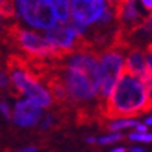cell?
Listing matches in <instances>:
<instances>
[{
	"instance_id": "obj_2",
	"label": "cell",
	"mask_w": 152,
	"mask_h": 152,
	"mask_svg": "<svg viewBox=\"0 0 152 152\" xmlns=\"http://www.w3.org/2000/svg\"><path fill=\"white\" fill-rule=\"evenodd\" d=\"M15 7L24 21L34 28L46 29L57 23L55 9L48 0H15Z\"/></svg>"
},
{
	"instance_id": "obj_6",
	"label": "cell",
	"mask_w": 152,
	"mask_h": 152,
	"mask_svg": "<svg viewBox=\"0 0 152 152\" xmlns=\"http://www.w3.org/2000/svg\"><path fill=\"white\" fill-rule=\"evenodd\" d=\"M106 7L105 0H70V14L75 23L91 25L98 23Z\"/></svg>"
},
{
	"instance_id": "obj_7",
	"label": "cell",
	"mask_w": 152,
	"mask_h": 152,
	"mask_svg": "<svg viewBox=\"0 0 152 152\" xmlns=\"http://www.w3.org/2000/svg\"><path fill=\"white\" fill-rule=\"evenodd\" d=\"M67 66L70 67H75V69L81 70L87 74L89 80L92 81V84L95 85L98 91L101 87L102 83V71H101V64L99 60L91 53H85V52H80L75 55L70 56L67 60ZM98 95V94H96Z\"/></svg>"
},
{
	"instance_id": "obj_17",
	"label": "cell",
	"mask_w": 152,
	"mask_h": 152,
	"mask_svg": "<svg viewBox=\"0 0 152 152\" xmlns=\"http://www.w3.org/2000/svg\"><path fill=\"white\" fill-rule=\"evenodd\" d=\"M9 85V78L1 70H0V88H6Z\"/></svg>"
},
{
	"instance_id": "obj_25",
	"label": "cell",
	"mask_w": 152,
	"mask_h": 152,
	"mask_svg": "<svg viewBox=\"0 0 152 152\" xmlns=\"http://www.w3.org/2000/svg\"><path fill=\"white\" fill-rule=\"evenodd\" d=\"M151 123H152V120H151V117H147V120H145V124H148V126H151Z\"/></svg>"
},
{
	"instance_id": "obj_26",
	"label": "cell",
	"mask_w": 152,
	"mask_h": 152,
	"mask_svg": "<svg viewBox=\"0 0 152 152\" xmlns=\"http://www.w3.org/2000/svg\"><path fill=\"white\" fill-rule=\"evenodd\" d=\"M1 31H3V24L0 23V32H1Z\"/></svg>"
},
{
	"instance_id": "obj_15",
	"label": "cell",
	"mask_w": 152,
	"mask_h": 152,
	"mask_svg": "<svg viewBox=\"0 0 152 152\" xmlns=\"http://www.w3.org/2000/svg\"><path fill=\"white\" fill-rule=\"evenodd\" d=\"M123 138V135L120 133H115L113 131V134H110V135H106V137H102V138L98 140V142L101 144V145H109V144H115L117 142V141H120V140Z\"/></svg>"
},
{
	"instance_id": "obj_24",
	"label": "cell",
	"mask_w": 152,
	"mask_h": 152,
	"mask_svg": "<svg viewBox=\"0 0 152 152\" xmlns=\"http://www.w3.org/2000/svg\"><path fill=\"white\" fill-rule=\"evenodd\" d=\"M107 1H109V6H113V7H115V4H116V1H117V0H107Z\"/></svg>"
},
{
	"instance_id": "obj_12",
	"label": "cell",
	"mask_w": 152,
	"mask_h": 152,
	"mask_svg": "<svg viewBox=\"0 0 152 152\" xmlns=\"http://www.w3.org/2000/svg\"><path fill=\"white\" fill-rule=\"evenodd\" d=\"M55 9L59 23H66L70 17V0H48Z\"/></svg>"
},
{
	"instance_id": "obj_18",
	"label": "cell",
	"mask_w": 152,
	"mask_h": 152,
	"mask_svg": "<svg viewBox=\"0 0 152 152\" xmlns=\"http://www.w3.org/2000/svg\"><path fill=\"white\" fill-rule=\"evenodd\" d=\"M52 121H53V120H52L50 116H49V117H46V119H45V121H43V124H42V129H43V130L48 129V127L52 124Z\"/></svg>"
},
{
	"instance_id": "obj_21",
	"label": "cell",
	"mask_w": 152,
	"mask_h": 152,
	"mask_svg": "<svg viewBox=\"0 0 152 152\" xmlns=\"http://www.w3.org/2000/svg\"><path fill=\"white\" fill-rule=\"evenodd\" d=\"M85 141H87L88 144H94V142H96V140H95V138H92V137H88V138L85 140Z\"/></svg>"
},
{
	"instance_id": "obj_5",
	"label": "cell",
	"mask_w": 152,
	"mask_h": 152,
	"mask_svg": "<svg viewBox=\"0 0 152 152\" xmlns=\"http://www.w3.org/2000/svg\"><path fill=\"white\" fill-rule=\"evenodd\" d=\"M14 32H15L14 38L20 48L31 55L38 56V57H50V56L59 55L60 50L50 41H48L46 38L41 37L35 32H31V31L20 29V28H15Z\"/></svg>"
},
{
	"instance_id": "obj_1",
	"label": "cell",
	"mask_w": 152,
	"mask_h": 152,
	"mask_svg": "<svg viewBox=\"0 0 152 152\" xmlns=\"http://www.w3.org/2000/svg\"><path fill=\"white\" fill-rule=\"evenodd\" d=\"M106 99L107 117H133L151 109V89L126 70Z\"/></svg>"
},
{
	"instance_id": "obj_19",
	"label": "cell",
	"mask_w": 152,
	"mask_h": 152,
	"mask_svg": "<svg viewBox=\"0 0 152 152\" xmlns=\"http://www.w3.org/2000/svg\"><path fill=\"white\" fill-rule=\"evenodd\" d=\"M142 1V4H144V7L147 10H151L152 9V0H141Z\"/></svg>"
},
{
	"instance_id": "obj_20",
	"label": "cell",
	"mask_w": 152,
	"mask_h": 152,
	"mask_svg": "<svg viewBox=\"0 0 152 152\" xmlns=\"http://www.w3.org/2000/svg\"><path fill=\"white\" fill-rule=\"evenodd\" d=\"M23 152H35V151H38L35 147H28V148H24V149H21Z\"/></svg>"
},
{
	"instance_id": "obj_11",
	"label": "cell",
	"mask_w": 152,
	"mask_h": 152,
	"mask_svg": "<svg viewBox=\"0 0 152 152\" xmlns=\"http://www.w3.org/2000/svg\"><path fill=\"white\" fill-rule=\"evenodd\" d=\"M23 94L28 99H31V101H34L35 103H38L41 107H49V106L52 105L50 92L42 87L41 84L38 83V80H34L32 83L24 89Z\"/></svg>"
},
{
	"instance_id": "obj_27",
	"label": "cell",
	"mask_w": 152,
	"mask_h": 152,
	"mask_svg": "<svg viewBox=\"0 0 152 152\" xmlns=\"http://www.w3.org/2000/svg\"><path fill=\"white\" fill-rule=\"evenodd\" d=\"M4 1H6V0H0V6L3 4V3H4Z\"/></svg>"
},
{
	"instance_id": "obj_14",
	"label": "cell",
	"mask_w": 152,
	"mask_h": 152,
	"mask_svg": "<svg viewBox=\"0 0 152 152\" xmlns=\"http://www.w3.org/2000/svg\"><path fill=\"white\" fill-rule=\"evenodd\" d=\"M130 140L133 141H138V142H151L152 135L147 131H135V133L130 134Z\"/></svg>"
},
{
	"instance_id": "obj_23",
	"label": "cell",
	"mask_w": 152,
	"mask_h": 152,
	"mask_svg": "<svg viewBox=\"0 0 152 152\" xmlns=\"http://www.w3.org/2000/svg\"><path fill=\"white\" fill-rule=\"evenodd\" d=\"M131 151H134V152H144L145 149H142V148H137V147H135V148H131Z\"/></svg>"
},
{
	"instance_id": "obj_4",
	"label": "cell",
	"mask_w": 152,
	"mask_h": 152,
	"mask_svg": "<svg viewBox=\"0 0 152 152\" xmlns=\"http://www.w3.org/2000/svg\"><path fill=\"white\" fill-rule=\"evenodd\" d=\"M99 64L102 71V83L98 95L106 99L124 70V57L117 50H107L102 55Z\"/></svg>"
},
{
	"instance_id": "obj_22",
	"label": "cell",
	"mask_w": 152,
	"mask_h": 152,
	"mask_svg": "<svg viewBox=\"0 0 152 152\" xmlns=\"http://www.w3.org/2000/svg\"><path fill=\"white\" fill-rule=\"evenodd\" d=\"M113 152H124L126 151V148H121V147H119V148H115V149H112Z\"/></svg>"
},
{
	"instance_id": "obj_8",
	"label": "cell",
	"mask_w": 152,
	"mask_h": 152,
	"mask_svg": "<svg viewBox=\"0 0 152 152\" xmlns=\"http://www.w3.org/2000/svg\"><path fill=\"white\" fill-rule=\"evenodd\" d=\"M124 70L137 77L141 83L151 89V53L144 56L141 52L134 50L124 60Z\"/></svg>"
},
{
	"instance_id": "obj_10",
	"label": "cell",
	"mask_w": 152,
	"mask_h": 152,
	"mask_svg": "<svg viewBox=\"0 0 152 152\" xmlns=\"http://www.w3.org/2000/svg\"><path fill=\"white\" fill-rule=\"evenodd\" d=\"M77 34L73 25H52L46 28V39L50 41L59 50H70L75 43Z\"/></svg>"
},
{
	"instance_id": "obj_9",
	"label": "cell",
	"mask_w": 152,
	"mask_h": 152,
	"mask_svg": "<svg viewBox=\"0 0 152 152\" xmlns=\"http://www.w3.org/2000/svg\"><path fill=\"white\" fill-rule=\"evenodd\" d=\"M11 116L14 124L20 127H34L42 117V107L27 98L24 101L17 102L14 112H11Z\"/></svg>"
},
{
	"instance_id": "obj_16",
	"label": "cell",
	"mask_w": 152,
	"mask_h": 152,
	"mask_svg": "<svg viewBox=\"0 0 152 152\" xmlns=\"http://www.w3.org/2000/svg\"><path fill=\"white\" fill-rule=\"evenodd\" d=\"M0 112H1L3 116L7 117V119L11 117V109H10V106L7 102H1V103H0Z\"/></svg>"
},
{
	"instance_id": "obj_3",
	"label": "cell",
	"mask_w": 152,
	"mask_h": 152,
	"mask_svg": "<svg viewBox=\"0 0 152 152\" xmlns=\"http://www.w3.org/2000/svg\"><path fill=\"white\" fill-rule=\"evenodd\" d=\"M61 83L67 96L74 102H88L98 94V89L89 80V77L75 67L67 66Z\"/></svg>"
},
{
	"instance_id": "obj_13",
	"label": "cell",
	"mask_w": 152,
	"mask_h": 152,
	"mask_svg": "<svg viewBox=\"0 0 152 152\" xmlns=\"http://www.w3.org/2000/svg\"><path fill=\"white\" fill-rule=\"evenodd\" d=\"M137 124H138V121H135V120L123 119V120H117V121H113L109 129H110L112 131H119V130L131 129V127H134V129H135V126H137Z\"/></svg>"
}]
</instances>
